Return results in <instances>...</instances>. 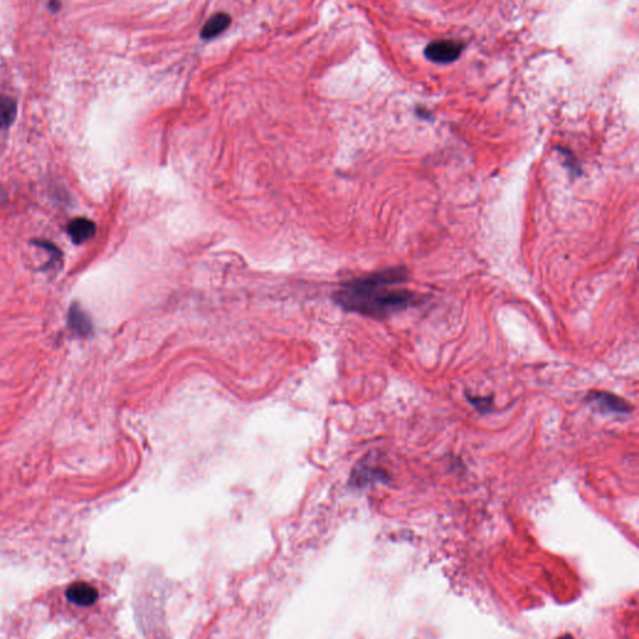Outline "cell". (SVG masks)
Segmentation results:
<instances>
[{
	"instance_id": "9c48e42d",
	"label": "cell",
	"mask_w": 639,
	"mask_h": 639,
	"mask_svg": "<svg viewBox=\"0 0 639 639\" xmlns=\"http://www.w3.org/2000/svg\"><path fill=\"white\" fill-rule=\"evenodd\" d=\"M468 401L472 403V406H474L481 412H488V411L491 410V406H492V401H491L490 397L468 396Z\"/></svg>"
},
{
	"instance_id": "ba28073f",
	"label": "cell",
	"mask_w": 639,
	"mask_h": 639,
	"mask_svg": "<svg viewBox=\"0 0 639 639\" xmlns=\"http://www.w3.org/2000/svg\"><path fill=\"white\" fill-rule=\"evenodd\" d=\"M16 110V103L13 99L0 95V129L8 128L14 121Z\"/></svg>"
},
{
	"instance_id": "8992f818",
	"label": "cell",
	"mask_w": 639,
	"mask_h": 639,
	"mask_svg": "<svg viewBox=\"0 0 639 639\" xmlns=\"http://www.w3.org/2000/svg\"><path fill=\"white\" fill-rule=\"evenodd\" d=\"M231 24V16L226 13H216L208 19L202 29V38L210 40L223 34Z\"/></svg>"
},
{
	"instance_id": "52a82bcc",
	"label": "cell",
	"mask_w": 639,
	"mask_h": 639,
	"mask_svg": "<svg viewBox=\"0 0 639 639\" xmlns=\"http://www.w3.org/2000/svg\"><path fill=\"white\" fill-rule=\"evenodd\" d=\"M69 326L74 334L79 336H88L91 334V321L88 315L84 313L79 306L74 305L70 307Z\"/></svg>"
},
{
	"instance_id": "3957f363",
	"label": "cell",
	"mask_w": 639,
	"mask_h": 639,
	"mask_svg": "<svg viewBox=\"0 0 639 639\" xmlns=\"http://www.w3.org/2000/svg\"><path fill=\"white\" fill-rule=\"evenodd\" d=\"M587 401L591 403L592 406L597 407L598 410L607 413L619 415L629 413L632 411L631 403L627 402L625 398L603 391H592L587 396Z\"/></svg>"
},
{
	"instance_id": "277c9868",
	"label": "cell",
	"mask_w": 639,
	"mask_h": 639,
	"mask_svg": "<svg viewBox=\"0 0 639 639\" xmlns=\"http://www.w3.org/2000/svg\"><path fill=\"white\" fill-rule=\"evenodd\" d=\"M67 598L74 605L91 607L99 598L97 588L85 582L71 584L67 591Z\"/></svg>"
},
{
	"instance_id": "5b68a950",
	"label": "cell",
	"mask_w": 639,
	"mask_h": 639,
	"mask_svg": "<svg viewBox=\"0 0 639 639\" xmlns=\"http://www.w3.org/2000/svg\"><path fill=\"white\" fill-rule=\"evenodd\" d=\"M68 232L74 243H83L95 235L97 225L89 219L77 217L68 225Z\"/></svg>"
},
{
	"instance_id": "30bf717a",
	"label": "cell",
	"mask_w": 639,
	"mask_h": 639,
	"mask_svg": "<svg viewBox=\"0 0 639 639\" xmlns=\"http://www.w3.org/2000/svg\"><path fill=\"white\" fill-rule=\"evenodd\" d=\"M558 639H575V638H573V637H572L570 634H566V636H562L561 638H558Z\"/></svg>"
},
{
	"instance_id": "7a4b0ae2",
	"label": "cell",
	"mask_w": 639,
	"mask_h": 639,
	"mask_svg": "<svg viewBox=\"0 0 639 639\" xmlns=\"http://www.w3.org/2000/svg\"><path fill=\"white\" fill-rule=\"evenodd\" d=\"M463 44L457 40H435L424 49V56L433 63L448 64L459 59Z\"/></svg>"
},
{
	"instance_id": "6da1fadb",
	"label": "cell",
	"mask_w": 639,
	"mask_h": 639,
	"mask_svg": "<svg viewBox=\"0 0 639 639\" xmlns=\"http://www.w3.org/2000/svg\"><path fill=\"white\" fill-rule=\"evenodd\" d=\"M407 278L409 272L401 266L354 278L342 285L336 301L348 311L386 319L421 302L417 293L398 287Z\"/></svg>"
}]
</instances>
